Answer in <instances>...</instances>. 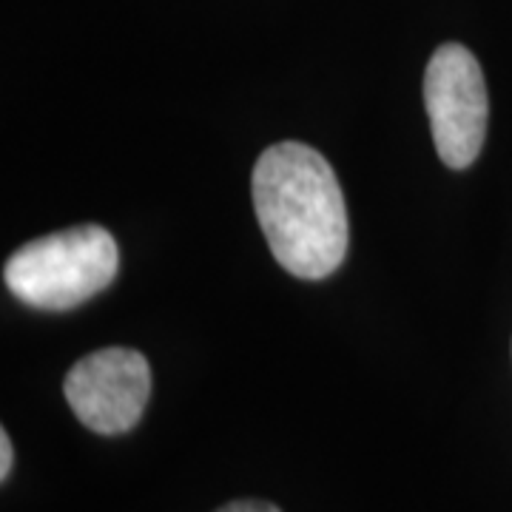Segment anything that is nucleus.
I'll return each mask as SVG.
<instances>
[{"label": "nucleus", "instance_id": "f257e3e1", "mask_svg": "<svg viewBox=\"0 0 512 512\" xmlns=\"http://www.w3.org/2000/svg\"><path fill=\"white\" fill-rule=\"evenodd\" d=\"M254 208L276 262L299 279H325L348 254V208L330 163L285 140L254 165Z\"/></svg>", "mask_w": 512, "mask_h": 512}, {"label": "nucleus", "instance_id": "f03ea898", "mask_svg": "<svg viewBox=\"0 0 512 512\" xmlns=\"http://www.w3.org/2000/svg\"><path fill=\"white\" fill-rule=\"evenodd\" d=\"M120 268L117 242L100 225H77L40 237L9 256L3 279L23 305L69 311L92 299Z\"/></svg>", "mask_w": 512, "mask_h": 512}, {"label": "nucleus", "instance_id": "7ed1b4c3", "mask_svg": "<svg viewBox=\"0 0 512 512\" xmlns=\"http://www.w3.org/2000/svg\"><path fill=\"white\" fill-rule=\"evenodd\" d=\"M424 106L441 163L470 168L487 137L490 97L476 55L458 43L439 46L424 74Z\"/></svg>", "mask_w": 512, "mask_h": 512}, {"label": "nucleus", "instance_id": "20e7f679", "mask_svg": "<svg viewBox=\"0 0 512 512\" xmlns=\"http://www.w3.org/2000/svg\"><path fill=\"white\" fill-rule=\"evenodd\" d=\"M74 416L100 436L128 433L151 396V367L131 348H103L69 370L63 382Z\"/></svg>", "mask_w": 512, "mask_h": 512}, {"label": "nucleus", "instance_id": "39448f33", "mask_svg": "<svg viewBox=\"0 0 512 512\" xmlns=\"http://www.w3.org/2000/svg\"><path fill=\"white\" fill-rule=\"evenodd\" d=\"M217 512H282L279 507H274L271 501H254V498H248V501H231V504H225Z\"/></svg>", "mask_w": 512, "mask_h": 512}, {"label": "nucleus", "instance_id": "423d86ee", "mask_svg": "<svg viewBox=\"0 0 512 512\" xmlns=\"http://www.w3.org/2000/svg\"><path fill=\"white\" fill-rule=\"evenodd\" d=\"M12 461H15V453H12V439H9V433L3 430L0 433V478L6 481L9 473H12Z\"/></svg>", "mask_w": 512, "mask_h": 512}]
</instances>
